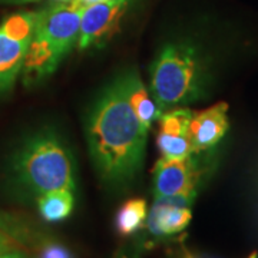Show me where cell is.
<instances>
[{"label": "cell", "mask_w": 258, "mask_h": 258, "mask_svg": "<svg viewBox=\"0 0 258 258\" xmlns=\"http://www.w3.org/2000/svg\"><path fill=\"white\" fill-rule=\"evenodd\" d=\"M30 40H18L0 29V92L12 89L22 74Z\"/></svg>", "instance_id": "obj_11"}, {"label": "cell", "mask_w": 258, "mask_h": 258, "mask_svg": "<svg viewBox=\"0 0 258 258\" xmlns=\"http://www.w3.org/2000/svg\"><path fill=\"white\" fill-rule=\"evenodd\" d=\"M74 191L56 189L39 195L37 207L40 217L47 222H59L66 220L74 210Z\"/></svg>", "instance_id": "obj_12"}, {"label": "cell", "mask_w": 258, "mask_h": 258, "mask_svg": "<svg viewBox=\"0 0 258 258\" xmlns=\"http://www.w3.org/2000/svg\"><path fill=\"white\" fill-rule=\"evenodd\" d=\"M83 8L75 0L56 2L37 12L33 35L47 42L59 55L64 57L78 45L81 33Z\"/></svg>", "instance_id": "obj_4"}, {"label": "cell", "mask_w": 258, "mask_h": 258, "mask_svg": "<svg viewBox=\"0 0 258 258\" xmlns=\"http://www.w3.org/2000/svg\"><path fill=\"white\" fill-rule=\"evenodd\" d=\"M8 251H10V242L9 240L2 234V235H0V254L8 252Z\"/></svg>", "instance_id": "obj_18"}, {"label": "cell", "mask_w": 258, "mask_h": 258, "mask_svg": "<svg viewBox=\"0 0 258 258\" xmlns=\"http://www.w3.org/2000/svg\"><path fill=\"white\" fill-rule=\"evenodd\" d=\"M131 2L132 0H105L83 10L78 39L79 50H86L111 36Z\"/></svg>", "instance_id": "obj_6"}, {"label": "cell", "mask_w": 258, "mask_h": 258, "mask_svg": "<svg viewBox=\"0 0 258 258\" xmlns=\"http://www.w3.org/2000/svg\"><path fill=\"white\" fill-rule=\"evenodd\" d=\"M119 79L132 111L137 115L142 129L148 134L152 128L154 120L159 118L157 103L154 101L152 95L148 92L141 76L135 69H131L128 72L122 74Z\"/></svg>", "instance_id": "obj_9"}, {"label": "cell", "mask_w": 258, "mask_h": 258, "mask_svg": "<svg viewBox=\"0 0 258 258\" xmlns=\"http://www.w3.org/2000/svg\"><path fill=\"white\" fill-rule=\"evenodd\" d=\"M15 169L19 179L37 195L56 189H75L71 152L52 132H39L22 145Z\"/></svg>", "instance_id": "obj_3"}, {"label": "cell", "mask_w": 258, "mask_h": 258, "mask_svg": "<svg viewBox=\"0 0 258 258\" xmlns=\"http://www.w3.org/2000/svg\"><path fill=\"white\" fill-rule=\"evenodd\" d=\"M230 128L228 105L218 102L207 109L192 112L188 135L192 144L194 154H200L214 148Z\"/></svg>", "instance_id": "obj_8"}, {"label": "cell", "mask_w": 258, "mask_h": 258, "mask_svg": "<svg viewBox=\"0 0 258 258\" xmlns=\"http://www.w3.org/2000/svg\"><path fill=\"white\" fill-rule=\"evenodd\" d=\"M192 111L188 108H172L161 113L159 119V132L169 137H185L188 135L189 120Z\"/></svg>", "instance_id": "obj_14"}, {"label": "cell", "mask_w": 258, "mask_h": 258, "mask_svg": "<svg viewBox=\"0 0 258 258\" xmlns=\"http://www.w3.org/2000/svg\"><path fill=\"white\" fill-rule=\"evenodd\" d=\"M0 258H26L22 252L18 251H8V252H3L0 254Z\"/></svg>", "instance_id": "obj_20"}, {"label": "cell", "mask_w": 258, "mask_h": 258, "mask_svg": "<svg viewBox=\"0 0 258 258\" xmlns=\"http://www.w3.org/2000/svg\"><path fill=\"white\" fill-rule=\"evenodd\" d=\"M40 258H74L69 249L59 244H49L40 252Z\"/></svg>", "instance_id": "obj_17"}, {"label": "cell", "mask_w": 258, "mask_h": 258, "mask_svg": "<svg viewBox=\"0 0 258 258\" xmlns=\"http://www.w3.org/2000/svg\"><path fill=\"white\" fill-rule=\"evenodd\" d=\"M197 195H176L155 198L151 211L148 212L145 227L154 237L175 235L184 231L192 220L194 200Z\"/></svg>", "instance_id": "obj_7"}, {"label": "cell", "mask_w": 258, "mask_h": 258, "mask_svg": "<svg viewBox=\"0 0 258 258\" xmlns=\"http://www.w3.org/2000/svg\"><path fill=\"white\" fill-rule=\"evenodd\" d=\"M86 138L95 168L105 182L125 185L135 178L144 162L148 134L132 111L119 78L93 103Z\"/></svg>", "instance_id": "obj_1"}, {"label": "cell", "mask_w": 258, "mask_h": 258, "mask_svg": "<svg viewBox=\"0 0 258 258\" xmlns=\"http://www.w3.org/2000/svg\"><path fill=\"white\" fill-rule=\"evenodd\" d=\"M79 6H82L83 9L89 8V6H93V5H98V3H102L105 0H75Z\"/></svg>", "instance_id": "obj_19"}, {"label": "cell", "mask_w": 258, "mask_h": 258, "mask_svg": "<svg viewBox=\"0 0 258 258\" xmlns=\"http://www.w3.org/2000/svg\"><path fill=\"white\" fill-rule=\"evenodd\" d=\"M157 144L158 149L161 152V158L166 161H181V159L191 157L194 154L189 135L169 137L164 134H158Z\"/></svg>", "instance_id": "obj_16"}, {"label": "cell", "mask_w": 258, "mask_h": 258, "mask_svg": "<svg viewBox=\"0 0 258 258\" xmlns=\"http://www.w3.org/2000/svg\"><path fill=\"white\" fill-rule=\"evenodd\" d=\"M204 85L205 68L195 47L186 43L162 47L151 68V95L159 116L200 98Z\"/></svg>", "instance_id": "obj_2"}, {"label": "cell", "mask_w": 258, "mask_h": 258, "mask_svg": "<svg viewBox=\"0 0 258 258\" xmlns=\"http://www.w3.org/2000/svg\"><path fill=\"white\" fill-rule=\"evenodd\" d=\"M247 258H258V252L257 251H252V252H251V254H249Z\"/></svg>", "instance_id": "obj_23"}, {"label": "cell", "mask_w": 258, "mask_h": 258, "mask_svg": "<svg viewBox=\"0 0 258 258\" xmlns=\"http://www.w3.org/2000/svg\"><path fill=\"white\" fill-rule=\"evenodd\" d=\"M37 12H22L3 20L0 29L13 39L30 40L36 26Z\"/></svg>", "instance_id": "obj_15"}, {"label": "cell", "mask_w": 258, "mask_h": 258, "mask_svg": "<svg viewBox=\"0 0 258 258\" xmlns=\"http://www.w3.org/2000/svg\"><path fill=\"white\" fill-rule=\"evenodd\" d=\"M5 3H29V2H39V0H2ZM50 2H71V0H50Z\"/></svg>", "instance_id": "obj_21"}, {"label": "cell", "mask_w": 258, "mask_h": 258, "mask_svg": "<svg viewBox=\"0 0 258 258\" xmlns=\"http://www.w3.org/2000/svg\"><path fill=\"white\" fill-rule=\"evenodd\" d=\"M63 57L56 52L47 42L37 36H32L28 52L22 68L23 82L36 83L47 78L56 71Z\"/></svg>", "instance_id": "obj_10"}, {"label": "cell", "mask_w": 258, "mask_h": 258, "mask_svg": "<svg viewBox=\"0 0 258 258\" xmlns=\"http://www.w3.org/2000/svg\"><path fill=\"white\" fill-rule=\"evenodd\" d=\"M191 157L181 161L159 159L154 171V195L155 198L197 195L204 169L200 161Z\"/></svg>", "instance_id": "obj_5"}, {"label": "cell", "mask_w": 258, "mask_h": 258, "mask_svg": "<svg viewBox=\"0 0 258 258\" xmlns=\"http://www.w3.org/2000/svg\"><path fill=\"white\" fill-rule=\"evenodd\" d=\"M147 217L148 208L145 200L142 198L129 200L125 204H122L118 210L116 218H115L116 231L123 237L132 235L145 225Z\"/></svg>", "instance_id": "obj_13"}, {"label": "cell", "mask_w": 258, "mask_h": 258, "mask_svg": "<svg viewBox=\"0 0 258 258\" xmlns=\"http://www.w3.org/2000/svg\"><path fill=\"white\" fill-rule=\"evenodd\" d=\"M184 258H212V257H207V255H195V254H186Z\"/></svg>", "instance_id": "obj_22"}, {"label": "cell", "mask_w": 258, "mask_h": 258, "mask_svg": "<svg viewBox=\"0 0 258 258\" xmlns=\"http://www.w3.org/2000/svg\"><path fill=\"white\" fill-rule=\"evenodd\" d=\"M0 235H2V234H0Z\"/></svg>", "instance_id": "obj_24"}]
</instances>
